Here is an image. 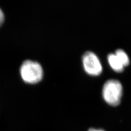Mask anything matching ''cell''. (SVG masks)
<instances>
[{"label": "cell", "instance_id": "cell-7", "mask_svg": "<svg viewBox=\"0 0 131 131\" xmlns=\"http://www.w3.org/2000/svg\"><path fill=\"white\" fill-rule=\"evenodd\" d=\"M89 131H104V130L102 129H94V128H91L89 130Z\"/></svg>", "mask_w": 131, "mask_h": 131}, {"label": "cell", "instance_id": "cell-3", "mask_svg": "<svg viewBox=\"0 0 131 131\" xmlns=\"http://www.w3.org/2000/svg\"><path fill=\"white\" fill-rule=\"evenodd\" d=\"M83 64L85 72L91 75H100L102 72V66L98 56L92 51L86 52L83 56Z\"/></svg>", "mask_w": 131, "mask_h": 131}, {"label": "cell", "instance_id": "cell-4", "mask_svg": "<svg viewBox=\"0 0 131 131\" xmlns=\"http://www.w3.org/2000/svg\"><path fill=\"white\" fill-rule=\"evenodd\" d=\"M107 59L110 66L114 71L117 72H121L124 70V66L120 60L118 59L115 54L111 53L108 55Z\"/></svg>", "mask_w": 131, "mask_h": 131}, {"label": "cell", "instance_id": "cell-5", "mask_svg": "<svg viewBox=\"0 0 131 131\" xmlns=\"http://www.w3.org/2000/svg\"><path fill=\"white\" fill-rule=\"evenodd\" d=\"M118 59L120 60L124 66H127L129 63V59L126 52L122 49H118L115 53Z\"/></svg>", "mask_w": 131, "mask_h": 131}, {"label": "cell", "instance_id": "cell-1", "mask_svg": "<svg viewBox=\"0 0 131 131\" xmlns=\"http://www.w3.org/2000/svg\"><path fill=\"white\" fill-rule=\"evenodd\" d=\"M20 71L23 80L27 83H37L42 79L43 77V68L40 64L31 60L24 62Z\"/></svg>", "mask_w": 131, "mask_h": 131}, {"label": "cell", "instance_id": "cell-2", "mask_svg": "<svg viewBox=\"0 0 131 131\" xmlns=\"http://www.w3.org/2000/svg\"><path fill=\"white\" fill-rule=\"evenodd\" d=\"M122 86L119 81L110 79L106 81L102 89V95L104 101L113 106L120 104L122 96Z\"/></svg>", "mask_w": 131, "mask_h": 131}, {"label": "cell", "instance_id": "cell-6", "mask_svg": "<svg viewBox=\"0 0 131 131\" xmlns=\"http://www.w3.org/2000/svg\"><path fill=\"white\" fill-rule=\"evenodd\" d=\"M4 20H5V15L3 13L2 10L0 8V26L2 25V24L3 23Z\"/></svg>", "mask_w": 131, "mask_h": 131}]
</instances>
